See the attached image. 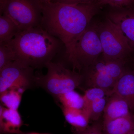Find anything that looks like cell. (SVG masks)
I'll return each mask as SVG.
<instances>
[{"label": "cell", "instance_id": "1", "mask_svg": "<svg viewBox=\"0 0 134 134\" xmlns=\"http://www.w3.org/2000/svg\"><path fill=\"white\" fill-rule=\"evenodd\" d=\"M100 3H41V26L63 43L68 60L72 55L77 40L98 12Z\"/></svg>", "mask_w": 134, "mask_h": 134}, {"label": "cell", "instance_id": "2", "mask_svg": "<svg viewBox=\"0 0 134 134\" xmlns=\"http://www.w3.org/2000/svg\"><path fill=\"white\" fill-rule=\"evenodd\" d=\"M10 43L16 60L34 69L46 67L63 45L41 26L20 31Z\"/></svg>", "mask_w": 134, "mask_h": 134}, {"label": "cell", "instance_id": "3", "mask_svg": "<svg viewBox=\"0 0 134 134\" xmlns=\"http://www.w3.org/2000/svg\"><path fill=\"white\" fill-rule=\"evenodd\" d=\"M46 68V75L36 76V84L55 97L74 90L82 83V75L69 69L62 63L51 62Z\"/></svg>", "mask_w": 134, "mask_h": 134}, {"label": "cell", "instance_id": "4", "mask_svg": "<svg viewBox=\"0 0 134 134\" xmlns=\"http://www.w3.org/2000/svg\"><path fill=\"white\" fill-rule=\"evenodd\" d=\"M102 53L97 25L90 24L77 40L68 60L73 70L80 73L96 62Z\"/></svg>", "mask_w": 134, "mask_h": 134}, {"label": "cell", "instance_id": "5", "mask_svg": "<svg viewBox=\"0 0 134 134\" xmlns=\"http://www.w3.org/2000/svg\"><path fill=\"white\" fill-rule=\"evenodd\" d=\"M1 15L12 19L21 31L41 26V3L39 0H0Z\"/></svg>", "mask_w": 134, "mask_h": 134}, {"label": "cell", "instance_id": "6", "mask_svg": "<svg viewBox=\"0 0 134 134\" xmlns=\"http://www.w3.org/2000/svg\"><path fill=\"white\" fill-rule=\"evenodd\" d=\"M97 30L105 60H124L133 52L119 28L108 18L97 24Z\"/></svg>", "mask_w": 134, "mask_h": 134}, {"label": "cell", "instance_id": "7", "mask_svg": "<svg viewBox=\"0 0 134 134\" xmlns=\"http://www.w3.org/2000/svg\"><path fill=\"white\" fill-rule=\"evenodd\" d=\"M34 69L16 60L0 70V93L10 89L25 91L37 85Z\"/></svg>", "mask_w": 134, "mask_h": 134}, {"label": "cell", "instance_id": "8", "mask_svg": "<svg viewBox=\"0 0 134 134\" xmlns=\"http://www.w3.org/2000/svg\"><path fill=\"white\" fill-rule=\"evenodd\" d=\"M107 18L118 26L129 45L134 51V5L126 7L113 8Z\"/></svg>", "mask_w": 134, "mask_h": 134}, {"label": "cell", "instance_id": "9", "mask_svg": "<svg viewBox=\"0 0 134 134\" xmlns=\"http://www.w3.org/2000/svg\"><path fill=\"white\" fill-rule=\"evenodd\" d=\"M86 70V82L91 88H99L112 92L117 80L110 75L103 59L99 58Z\"/></svg>", "mask_w": 134, "mask_h": 134}, {"label": "cell", "instance_id": "10", "mask_svg": "<svg viewBox=\"0 0 134 134\" xmlns=\"http://www.w3.org/2000/svg\"><path fill=\"white\" fill-rule=\"evenodd\" d=\"M23 122L18 110L0 106L1 134H23L20 130Z\"/></svg>", "mask_w": 134, "mask_h": 134}, {"label": "cell", "instance_id": "11", "mask_svg": "<svg viewBox=\"0 0 134 134\" xmlns=\"http://www.w3.org/2000/svg\"><path fill=\"white\" fill-rule=\"evenodd\" d=\"M112 92L124 99L130 110H134V72L125 70L116 81Z\"/></svg>", "mask_w": 134, "mask_h": 134}, {"label": "cell", "instance_id": "12", "mask_svg": "<svg viewBox=\"0 0 134 134\" xmlns=\"http://www.w3.org/2000/svg\"><path fill=\"white\" fill-rule=\"evenodd\" d=\"M129 105L122 97L113 93L107 100L104 111V121L130 115Z\"/></svg>", "mask_w": 134, "mask_h": 134}, {"label": "cell", "instance_id": "13", "mask_svg": "<svg viewBox=\"0 0 134 134\" xmlns=\"http://www.w3.org/2000/svg\"><path fill=\"white\" fill-rule=\"evenodd\" d=\"M134 130V118L131 114L104 121L105 134H129Z\"/></svg>", "mask_w": 134, "mask_h": 134}, {"label": "cell", "instance_id": "14", "mask_svg": "<svg viewBox=\"0 0 134 134\" xmlns=\"http://www.w3.org/2000/svg\"><path fill=\"white\" fill-rule=\"evenodd\" d=\"M62 107L63 115L66 121L77 131L83 130L88 126L90 119L88 113L84 109Z\"/></svg>", "mask_w": 134, "mask_h": 134}, {"label": "cell", "instance_id": "15", "mask_svg": "<svg viewBox=\"0 0 134 134\" xmlns=\"http://www.w3.org/2000/svg\"><path fill=\"white\" fill-rule=\"evenodd\" d=\"M21 31L19 27L9 17L4 14L0 16V43L11 42Z\"/></svg>", "mask_w": 134, "mask_h": 134}, {"label": "cell", "instance_id": "16", "mask_svg": "<svg viewBox=\"0 0 134 134\" xmlns=\"http://www.w3.org/2000/svg\"><path fill=\"white\" fill-rule=\"evenodd\" d=\"M25 91V90L22 89H10L0 93L2 104L6 108L18 110Z\"/></svg>", "mask_w": 134, "mask_h": 134}, {"label": "cell", "instance_id": "17", "mask_svg": "<svg viewBox=\"0 0 134 134\" xmlns=\"http://www.w3.org/2000/svg\"><path fill=\"white\" fill-rule=\"evenodd\" d=\"M55 98L62 105L63 107L83 109L84 105L83 96H81L74 90L60 94Z\"/></svg>", "mask_w": 134, "mask_h": 134}, {"label": "cell", "instance_id": "18", "mask_svg": "<svg viewBox=\"0 0 134 134\" xmlns=\"http://www.w3.org/2000/svg\"><path fill=\"white\" fill-rule=\"evenodd\" d=\"M106 98L105 97L96 99L83 109L89 114L90 120H97L104 113L107 102Z\"/></svg>", "mask_w": 134, "mask_h": 134}, {"label": "cell", "instance_id": "19", "mask_svg": "<svg viewBox=\"0 0 134 134\" xmlns=\"http://www.w3.org/2000/svg\"><path fill=\"white\" fill-rule=\"evenodd\" d=\"M16 60L15 53L10 42L0 43V70Z\"/></svg>", "mask_w": 134, "mask_h": 134}, {"label": "cell", "instance_id": "20", "mask_svg": "<svg viewBox=\"0 0 134 134\" xmlns=\"http://www.w3.org/2000/svg\"><path fill=\"white\" fill-rule=\"evenodd\" d=\"M112 92L96 87H92L86 90L83 96L84 100V108L86 107L90 103L96 99L103 98L106 96H110Z\"/></svg>", "mask_w": 134, "mask_h": 134}, {"label": "cell", "instance_id": "21", "mask_svg": "<svg viewBox=\"0 0 134 134\" xmlns=\"http://www.w3.org/2000/svg\"><path fill=\"white\" fill-rule=\"evenodd\" d=\"M103 4H107L113 8H122L134 5V0H100Z\"/></svg>", "mask_w": 134, "mask_h": 134}, {"label": "cell", "instance_id": "22", "mask_svg": "<svg viewBox=\"0 0 134 134\" xmlns=\"http://www.w3.org/2000/svg\"><path fill=\"white\" fill-rule=\"evenodd\" d=\"M102 128L100 123H96L83 130L77 131L76 134H103Z\"/></svg>", "mask_w": 134, "mask_h": 134}, {"label": "cell", "instance_id": "23", "mask_svg": "<svg viewBox=\"0 0 134 134\" xmlns=\"http://www.w3.org/2000/svg\"><path fill=\"white\" fill-rule=\"evenodd\" d=\"M47 1L73 4H89V3H101L100 0H47L45 2Z\"/></svg>", "mask_w": 134, "mask_h": 134}, {"label": "cell", "instance_id": "24", "mask_svg": "<svg viewBox=\"0 0 134 134\" xmlns=\"http://www.w3.org/2000/svg\"><path fill=\"white\" fill-rule=\"evenodd\" d=\"M46 134V133H29L27 134Z\"/></svg>", "mask_w": 134, "mask_h": 134}, {"label": "cell", "instance_id": "25", "mask_svg": "<svg viewBox=\"0 0 134 134\" xmlns=\"http://www.w3.org/2000/svg\"><path fill=\"white\" fill-rule=\"evenodd\" d=\"M40 2H44L46 1H47V0H39Z\"/></svg>", "mask_w": 134, "mask_h": 134}]
</instances>
